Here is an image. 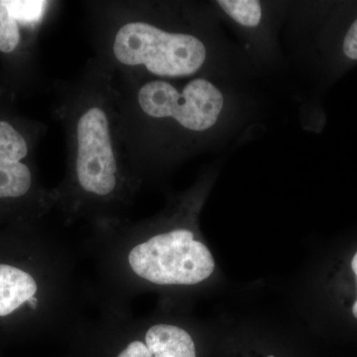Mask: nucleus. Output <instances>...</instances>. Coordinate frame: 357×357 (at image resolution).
Segmentation results:
<instances>
[{"label":"nucleus","instance_id":"dca6fc26","mask_svg":"<svg viewBox=\"0 0 357 357\" xmlns=\"http://www.w3.org/2000/svg\"><path fill=\"white\" fill-rule=\"evenodd\" d=\"M28 303H29L30 305H31L32 307H36L37 305V300L35 299L34 297L31 298L29 301H28Z\"/></svg>","mask_w":357,"mask_h":357},{"label":"nucleus","instance_id":"6e6552de","mask_svg":"<svg viewBox=\"0 0 357 357\" xmlns=\"http://www.w3.org/2000/svg\"><path fill=\"white\" fill-rule=\"evenodd\" d=\"M218 4L238 24L256 27L261 21V6L256 0H220Z\"/></svg>","mask_w":357,"mask_h":357},{"label":"nucleus","instance_id":"f03ea898","mask_svg":"<svg viewBox=\"0 0 357 357\" xmlns=\"http://www.w3.org/2000/svg\"><path fill=\"white\" fill-rule=\"evenodd\" d=\"M128 262L134 273L159 285H194L215 271L208 248L189 229H175L138 244Z\"/></svg>","mask_w":357,"mask_h":357},{"label":"nucleus","instance_id":"f257e3e1","mask_svg":"<svg viewBox=\"0 0 357 357\" xmlns=\"http://www.w3.org/2000/svg\"><path fill=\"white\" fill-rule=\"evenodd\" d=\"M112 52L126 67H144L155 76H192L204 64L206 49L194 35L171 33L143 21H131L115 34Z\"/></svg>","mask_w":357,"mask_h":357},{"label":"nucleus","instance_id":"20e7f679","mask_svg":"<svg viewBox=\"0 0 357 357\" xmlns=\"http://www.w3.org/2000/svg\"><path fill=\"white\" fill-rule=\"evenodd\" d=\"M76 173L82 189L96 196H107L117 185L119 166L112 144L109 114L91 105L76 124Z\"/></svg>","mask_w":357,"mask_h":357},{"label":"nucleus","instance_id":"9b49d317","mask_svg":"<svg viewBox=\"0 0 357 357\" xmlns=\"http://www.w3.org/2000/svg\"><path fill=\"white\" fill-rule=\"evenodd\" d=\"M9 13L17 20V22L23 24H33L38 22L46 8V1H36V0H29V1H4Z\"/></svg>","mask_w":357,"mask_h":357},{"label":"nucleus","instance_id":"4468645a","mask_svg":"<svg viewBox=\"0 0 357 357\" xmlns=\"http://www.w3.org/2000/svg\"><path fill=\"white\" fill-rule=\"evenodd\" d=\"M351 268L352 271H354V273L356 274V277L357 279V251L356 252V255H354V258H352Z\"/></svg>","mask_w":357,"mask_h":357},{"label":"nucleus","instance_id":"7ed1b4c3","mask_svg":"<svg viewBox=\"0 0 357 357\" xmlns=\"http://www.w3.org/2000/svg\"><path fill=\"white\" fill-rule=\"evenodd\" d=\"M138 103L153 119H172L183 128L204 131L217 123L223 107L222 91L206 79H195L182 91L164 81L141 86Z\"/></svg>","mask_w":357,"mask_h":357},{"label":"nucleus","instance_id":"423d86ee","mask_svg":"<svg viewBox=\"0 0 357 357\" xmlns=\"http://www.w3.org/2000/svg\"><path fill=\"white\" fill-rule=\"evenodd\" d=\"M145 340L153 357H197L191 335L178 326H153L148 330Z\"/></svg>","mask_w":357,"mask_h":357},{"label":"nucleus","instance_id":"39448f33","mask_svg":"<svg viewBox=\"0 0 357 357\" xmlns=\"http://www.w3.org/2000/svg\"><path fill=\"white\" fill-rule=\"evenodd\" d=\"M37 283L20 268L0 264V317L7 316L34 297Z\"/></svg>","mask_w":357,"mask_h":357},{"label":"nucleus","instance_id":"0eeeda50","mask_svg":"<svg viewBox=\"0 0 357 357\" xmlns=\"http://www.w3.org/2000/svg\"><path fill=\"white\" fill-rule=\"evenodd\" d=\"M31 183V171L27 165L0 159V199L24 196Z\"/></svg>","mask_w":357,"mask_h":357},{"label":"nucleus","instance_id":"9d476101","mask_svg":"<svg viewBox=\"0 0 357 357\" xmlns=\"http://www.w3.org/2000/svg\"><path fill=\"white\" fill-rule=\"evenodd\" d=\"M20 43L17 20L11 15L4 1L0 0V52L11 53Z\"/></svg>","mask_w":357,"mask_h":357},{"label":"nucleus","instance_id":"2eb2a0df","mask_svg":"<svg viewBox=\"0 0 357 357\" xmlns=\"http://www.w3.org/2000/svg\"><path fill=\"white\" fill-rule=\"evenodd\" d=\"M352 314H354V318L357 319V300L354 303V307H352Z\"/></svg>","mask_w":357,"mask_h":357},{"label":"nucleus","instance_id":"f8f14e48","mask_svg":"<svg viewBox=\"0 0 357 357\" xmlns=\"http://www.w3.org/2000/svg\"><path fill=\"white\" fill-rule=\"evenodd\" d=\"M342 50L347 58L357 60V20L352 23L345 35Z\"/></svg>","mask_w":357,"mask_h":357},{"label":"nucleus","instance_id":"1a4fd4ad","mask_svg":"<svg viewBox=\"0 0 357 357\" xmlns=\"http://www.w3.org/2000/svg\"><path fill=\"white\" fill-rule=\"evenodd\" d=\"M28 154V145L10 123L0 121V159L21 162Z\"/></svg>","mask_w":357,"mask_h":357},{"label":"nucleus","instance_id":"ddd939ff","mask_svg":"<svg viewBox=\"0 0 357 357\" xmlns=\"http://www.w3.org/2000/svg\"><path fill=\"white\" fill-rule=\"evenodd\" d=\"M117 357H153L151 352L148 349L147 345L143 342H132L128 345L123 351L119 354Z\"/></svg>","mask_w":357,"mask_h":357}]
</instances>
